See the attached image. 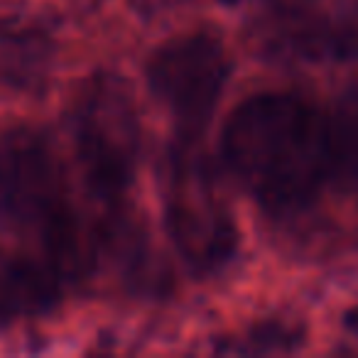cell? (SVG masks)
Returning <instances> with one entry per match:
<instances>
[{"label": "cell", "mask_w": 358, "mask_h": 358, "mask_svg": "<svg viewBox=\"0 0 358 358\" xmlns=\"http://www.w3.org/2000/svg\"><path fill=\"white\" fill-rule=\"evenodd\" d=\"M229 74L226 47L206 32L167 40L145 64L150 91L187 135H196L209 123Z\"/></svg>", "instance_id": "cell-3"}, {"label": "cell", "mask_w": 358, "mask_h": 358, "mask_svg": "<svg viewBox=\"0 0 358 358\" xmlns=\"http://www.w3.org/2000/svg\"><path fill=\"white\" fill-rule=\"evenodd\" d=\"M221 157L263 209L299 211L317 201L336 174L334 123L304 96L260 91L229 113L221 130Z\"/></svg>", "instance_id": "cell-1"}, {"label": "cell", "mask_w": 358, "mask_h": 358, "mask_svg": "<svg viewBox=\"0 0 358 358\" xmlns=\"http://www.w3.org/2000/svg\"><path fill=\"white\" fill-rule=\"evenodd\" d=\"M62 275L30 253H0V327L45 309L59 294Z\"/></svg>", "instance_id": "cell-6"}, {"label": "cell", "mask_w": 358, "mask_h": 358, "mask_svg": "<svg viewBox=\"0 0 358 358\" xmlns=\"http://www.w3.org/2000/svg\"><path fill=\"white\" fill-rule=\"evenodd\" d=\"M167 226L179 250L199 268H211L236 248V231L214 187L206 159L177 150L167 177Z\"/></svg>", "instance_id": "cell-4"}, {"label": "cell", "mask_w": 358, "mask_h": 358, "mask_svg": "<svg viewBox=\"0 0 358 358\" xmlns=\"http://www.w3.org/2000/svg\"><path fill=\"white\" fill-rule=\"evenodd\" d=\"M334 123V143H336V172L353 185L358 194V96L341 106Z\"/></svg>", "instance_id": "cell-7"}, {"label": "cell", "mask_w": 358, "mask_h": 358, "mask_svg": "<svg viewBox=\"0 0 358 358\" xmlns=\"http://www.w3.org/2000/svg\"><path fill=\"white\" fill-rule=\"evenodd\" d=\"M0 231L13 234L25 253L45 260L62 278L79 270V221L55 150L35 130L0 135Z\"/></svg>", "instance_id": "cell-2"}, {"label": "cell", "mask_w": 358, "mask_h": 358, "mask_svg": "<svg viewBox=\"0 0 358 358\" xmlns=\"http://www.w3.org/2000/svg\"><path fill=\"white\" fill-rule=\"evenodd\" d=\"M108 91L94 94L81 103L74 120L79 162L89 185L101 196H118L130 179L135 159L133 118Z\"/></svg>", "instance_id": "cell-5"}]
</instances>
